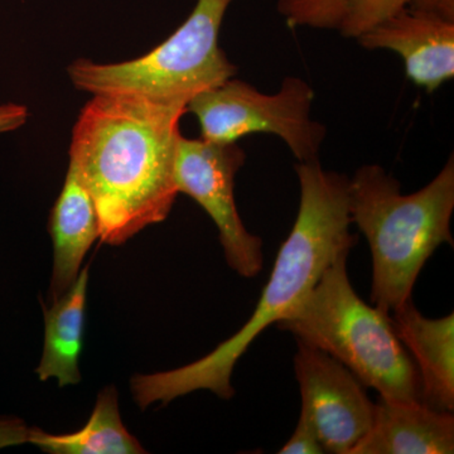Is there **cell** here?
I'll use <instances>...</instances> for the list:
<instances>
[{"label":"cell","mask_w":454,"mask_h":454,"mask_svg":"<svg viewBox=\"0 0 454 454\" xmlns=\"http://www.w3.org/2000/svg\"><path fill=\"white\" fill-rule=\"evenodd\" d=\"M187 106L131 94L92 95L74 122L70 163L97 208L98 239L119 247L168 217L179 121Z\"/></svg>","instance_id":"6da1fadb"},{"label":"cell","mask_w":454,"mask_h":454,"mask_svg":"<svg viewBox=\"0 0 454 454\" xmlns=\"http://www.w3.org/2000/svg\"><path fill=\"white\" fill-rule=\"evenodd\" d=\"M301 203L291 234L280 247L271 276L249 321L207 356L170 372L131 379L140 409L172 402L196 390L231 399V373L254 340L278 324L315 288L340 253L351 252L357 236L349 232V179L322 168L319 160L295 166Z\"/></svg>","instance_id":"7a4b0ae2"},{"label":"cell","mask_w":454,"mask_h":454,"mask_svg":"<svg viewBox=\"0 0 454 454\" xmlns=\"http://www.w3.org/2000/svg\"><path fill=\"white\" fill-rule=\"evenodd\" d=\"M454 160L418 192L403 195L400 184L378 164L349 179V214L372 255V301L391 315L411 301L420 271L433 253L453 245Z\"/></svg>","instance_id":"3957f363"},{"label":"cell","mask_w":454,"mask_h":454,"mask_svg":"<svg viewBox=\"0 0 454 454\" xmlns=\"http://www.w3.org/2000/svg\"><path fill=\"white\" fill-rule=\"evenodd\" d=\"M348 254L340 253L331 262L278 328L336 358L381 397L423 403L419 373L397 339L391 317L370 307L352 288Z\"/></svg>","instance_id":"277c9868"},{"label":"cell","mask_w":454,"mask_h":454,"mask_svg":"<svg viewBox=\"0 0 454 454\" xmlns=\"http://www.w3.org/2000/svg\"><path fill=\"white\" fill-rule=\"evenodd\" d=\"M232 2L197 0L177 31L151 52L118 64L79 59L68 65V77L74 88L92 95H139L187 106L200 92L232 79L238 71L219 44Z\"/></svg>","instance_id":"5b68a950"},{"label":"cell","mask_w":454,"mask_h":454,"mask_svg":"<svg viewBox=\"0 0 454 454\" xmlns=\"http://www.w3.org/2000/svg\"><path fill=\"white\" fill-rule=\"evenodd\" d=\"M313 98L315 91L300 77H286L274 95L232 77L196 95L187 113L196 116L207 142L227 145L252 134H273L300 163L312 162L325 137L324 125L310 119Z\"/></svg>","instance_id":"8992f818"},{"label":"cell","mask_w":454,"mask_h":454,"mask_svg":"<svg viewBox=\"0 0 454 454\" xmlns=\"http://www.w3.org/2000/svg\"><path fill=\"white\" fill-rule=\"evenodd\" d=\"M247 154L236 143L179 137L175 162L178 193L195 200L214 221L227 264L239 276L254 278L262 269V243L250 234L235 203V177Z\"/></svg>","instance_id":"52a82bcc"},{"label":"cell","mask_w":454,"mask_h":454,"mask_svg":"<svg viewBox=\"0 0 454 454\" xmlns=\"http://www.w3.org/2000/svg\"><path fill=\"white\" fill-rule=\"evenodd\" d=\"M297 343L301 411L312 420L325 452L351 454L372 428L375 404L348 367L322 349Z\"/></svg>","instance_id":"ba28073f"},{"label":"cell","mask_w":454,"mask_h":454,"mask_svg":"<svg viewBox=\"0 0 454 454\" xmlns=\"http://www.w3.org/2000/svg\"><path fill=\"white\" fill-rule=\"evenodd\" d=\"M367 50L395 51L415 85L435 91L454 76V20L409 5L357 37Z\"/></svg>","instance_id":"9c48e42d"},{"label":"cell","mask_w":454,"mask_h":454,"mask_svg":"<svg viewBox=\"0 0 454 454\" xmlns=\"http://www.w3.org/2000/svg\"><path fill=\"white\" fill-rule=\"evenodd\" d=\"M454 418L422 402L381 397L372 428L351 454H452Z\"/></svg>","instance_id":"30bf717a"},{"label":"cell","mask_w":454,"mask_h":454,"mask_svg":"<svg viewBox=\"0 0 454 454\" xmlns=\"http://www.w3.org/2000/svg\"><path fill=\"white\" fill-rule=\"evenodd\" d=\"M397 339L419 373L423 403L435 411L454 409V316L426 318L413 301L391 313Z\"/></svg>","instance_id":"8fae6325"},{"label":"cell","mask_w":454,"mask_h":454,"mask_svg":"<svg viewBox=\"0 0 454 454\" xmlns=\"http://www.w3.org/2000/svg\"><path fill=\"white\" fill-rule=\"evenodd\" d=\"M53 244L50 300L56 301L82 271L83 258L98 239L97 208L76 167L70 163L64 187L51 214Z\"/></svg>","instance_id":"7c38bea8"},{"label":"cell","mask_w":454,"mask_h":454,"mask_svg":"<svg viewBox=\"0 0 454 454\" xmlns=\"http://www.w3.org/2000/svg\"><path fill=\"white\" fill-rule=\"evenodd\" d=\"M89 267L82 269L73 286L43 309V354L35 372L41 381L56 379L61 387L82 380L79 358L85 333Z\"/></svg>","instance_id":"4fadbf2b"},{"label":"cell","mask_w":454,"mask_h":454,"mask_svg":"<svg viewBox=\"0 0 454 454\" xmlns=\"http://www.w3.org/2000/svg\"><path fill=\"white\" fill-rule=\"evenodd\" d=\"M28 443L51 454L145 453L121 422L118 393L114 387L100 391L88 424L79 432L59 435L31 428Z\"/></svg>","instance_id":"5bb4252c"},{"label":"cell","mask_w":454,"mask_h":454,"mask_svg":"<svg viewBox=\"0 0 454 454\" xmlns=\"http://www.w3.org/2000/svg\"><path fill=\"white\" fill-rule=\"evenodd\" d=\"M413 0H279L278 11L289 26L337 29L357 38Z\"/></svg>","instance_id":"9a60e30c"},{"label":"cell","mask_w":454,"mask_h":454,"mask_svg":"<svg viewBox=\"0 0 454 454\" xmlns=\"http://www.w3.org/2000/svg\"><path fill=\"white\" fill-rule=\"evenodd\" d=\"M280 454H322L324 447L319 442L315 426L306 411H301L297 428L291 439L279 450Z\"/></svg>","instance_id":"2e32d148"},{"label":"cell","mask_w":454,"mask_h":454,"mask_svg":"<svg viewBox=\"0 0 454 454\" xmlns=\"http://www.w3.org/2000/svg\"><path fill=\"white\" fill-rule=\"evenodd\" d=\"M29 430L20 418L0 417V450L28 443Z\"/></svg>","instance_id":"e0dca14e"},{"label":"cell","mask_w":454,"mask_h":454,"mask_svg":"<svg viewBox=\"0 0 454 454\" xmlns=\"http://www.w3.org/2000/svg\"><path fill=\"white\" fill-rule=\"evenodd\" d=\"M29 118L28 107L22 104H0V136L22 128Z\"/></svg>","instance_id":"ac0fdd59"},{"label":"cell","mask_w":454,"mask_h":454,"mask_svg":"<svg viewBox=\"0 0 454 454\" xmlns=\"http://www.w3.org/2000/svg\"><path fill=\"white\" fill-rule=\"evenodd\" d=\"M411 5L454 20V0H413Z\"/></svg>","instance_id":"d6986e66"}]
</instances>
